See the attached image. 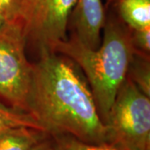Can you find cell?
Masks as SVG:
<instances>
[{
  "label": "cell",
  "instance_id": "obj_1",
  "mask_svg": "<svg viewBox=\"0 0 150 150\" xmlns=\"http://www.w3.org/2000/svg\"><path fill=\"white\" fill-rule=\"evenodd\" d=\"M28 112L52 135L67 134L87 144L108 143L85 76L64 54L43 53L33 64Z\"/></svg>",
  "mask_w": 150,
  "mask_h": 150
},
{
  "label": "cell",
  "instance_id": "obj_7",
  "mask_svg": "<svg viewBox=\"0 0 150 150\" xmlns=\"http://www.w3.org/2000/svg\"><path fill=\"white\" fill-rule=\"evenodd\" d=\"M106 6L133 30L150 27V0H107Z\"/></svg>",
  "mask_w": 150,
  "mask_h": 150
},
{
  "label": "cell",
  "instance_id": "obj_3",
  "mask_svg": "<svg viewBox=\"0 0 150 150\" xmlns=\"http://www.w3.org/2000/svg\"><path fill=\"white\" fill-rule=\"evenodd\" d=\"M108 144L123 150H150V97L128 77L104 123Z\"/></svg>",
  "mask_w": 150,
  "mask_h": 150
},
{
  "label": "cell",
  "instance_id": "obj_16",
  "mask_svg": "<svg viewBox=\"0 0 150 150\" xmlns=\"http://www.w3.org/2000/svg\"><path fill=\"white\" fill-rule=\"evenodd\" d=\"M58 150H59V149H58Z\"/></svg>",
  "mask_w": 150,
  "mask_h": 150
},
{
  "label": "cell",
  "instance_id": "obj_15",
  "mask_svg": "<svg viewBox=\"0 0 150 150\" xmlns=\"http://www.w3.org/2000/svg\"><path fill=\"white\" fill-rule=\"evenodd\" d=\"M6 23H7V21H6V19L4 18V17L3 16L2 13H0V29L5 25Z\"/></svg>",
  "mask_w": 150,
  "mask_h": 150
},
{
  "label": "cell",
  "instance_id": "obj_12",
  "mask_svg": "<svg viewBox=\"0 0 150 150\" xmlns=\"http://www.w3.org/2000/svg\"><path fill=\"white\" fill-rule=\"evenodd\" d=\"M131 40L135 52L149 55L150 27L137 30L131 29Z\"/></svg>",
  "mask_w": 150,
  "mask_h": 150
},
{
  "label": "cell",
  "instance_id": "obj_9",
  "mask_svg": "<svg viewBox=\"0 0 150 150\" xmlns=\"http://www.w3.org/2000/svg\"><path fill=\"white\" fill-rule=\"evenodd\" d=\"M21 127L48 133L43 125L30 113L4 105L0 102V133Z\"/></svg>",
  "mask_w": 150,
  "mask_h": 150
},
{
  "label": "cell",
  "instance_id": "obj_11",
  "mask_svg": "<svg viewBox=\"0 0 150 150\" xmlns=\"http://www.w3.org/2000/svg\"><path fill=\"white\" fill-rule=\"evenodd\" d=\"M52 136L59 150H123L108 143L87 144L67 134H54Z\"/></svg>",
  "mask_w": 150,
  "mask_h": 150
},
{
  "label": "cell",
  "instance_id": "obj_10",
  "mask_svg": "<svg viewBox=\"0 0 150 150\" xmlns=\"http://www.w3.org/2000/svg\"><path fill=\"white\" fill-rule=\"evenodd\" d=\"M127 77L144 93L150 97L149 55L134 51L129 62Z\"/></svg>",
  "mask_w": 150,
  "mask_h": 150
},
{
  "label": "cell",
  "instance_id": "obj_4",
  "mask_svg": "<svg viewBox=\"0 0 150 150\" xmlns=\"http://www.w3.org/2000/svg\"><path fill=\"white\" fill-rule=\"evenodd\" d=\"M77 0H16L13 23L38 54L54 52L67 39L68 24ZM13 23V22H12Z\"/></svg>",
  "mask_w": 150,
  "mask_h": 150
},
{
  "label": "cell",
  "instance_id": "obj_5",
  "mask_svg": "<svg viewBox=\"0 0 150 150\" xmlns=\"http://www.w3.org/2000/svg\"><path fill=\"white\" fill-rule=\"evenodd\" d=\"M26 47L21 28L7 22L0 29V98L28 112L33 64L28 60Z\"/></svg>",
  "mask_w": 150,
  "mask_h": 150
},
{
  "label": "cell",
  "instance_id": "obj_2",
  "mask_svg": "<svg viewBox=\"0 0 150 150\" xmlns=\"http://www.w3.org/2000/svg\"><path fill=\"white\" fill-rule=\"evenodd\" d=\"M104 11L103 37L98 49L87 48L72 37L59 42L54 49L73 60L85 75L103 124L127 77L134 51L131 28L109 7L106 6Z\"/></svg>",
  "mask_w": 150,
  "mask_h": 150
},
{
  "label": "cell",
  "instance_id": "obj_14",
  "mask_svg": "<svg viewBox=\"0 0 150 150\" xmlns=\"http://www.w3.org/2000/svg\"><path fill=\"white\" fill-rule=\"evenodd\" d=\"M31 150H58V147L54 137L50 134H48Z\"/></svg>",
  "mask_w": 150,
  "mask_h": 150
},
{
  "label": "cell",
  "instance_id": "obj_8",
  "mask_svg": "<svg viewBox=\"0 0 150 150\" xmlns=\"http://www.w3.org/2000/svg\"><path fill=\"white\" fill-rule=\"evenodd\" d=\"M48 133L30 128H16L0 133V150H31Z\"/></svg>",
  "mask_w": 150,
  "mask_h": 150
},
{
  "label": "cell",
  "instance_id": "obj_13",
  "mask_svg": "<svg viewBox=\"0 0 150 150\" xmlns=\"http://www.w3.org/2000/svg\"><path fill=\"white\" fill-rule=\"evenodd\" d=\"M15 1L16 0H0V13L7 22L12 23L14 20Z\"/></svg>",
  "mask_w": 150,
  "mask_h": 150
},
{
  "label": "cell",
  "instance_id": "obj_6",
  "mask_svg": "<svg viewBox=\"0 0 150 150\" xmlns=\"http://www.w3.org/2000/svg\"><path fill=\"white\" fill-rule=\"evenodd\" d=\"M105 17L101 0H77L69 17L68 31L87 48L96 50L101 44L100 33Z\"/></svg>",
  "mask_w": 150,
  "mask_h": 150
}]
</instances>
